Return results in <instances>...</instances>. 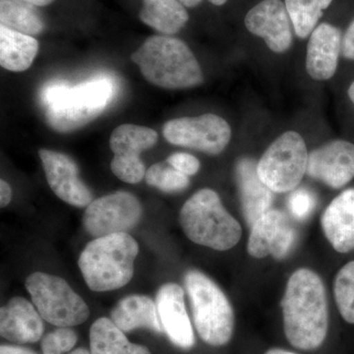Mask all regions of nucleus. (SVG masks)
Masks as SVG:
<instances>
[{
	"mask_svg": "<svg viewBox=\"0 0 354 354\" xmlns=\"http://www.w3.org/2000/svg\"><path fill=\"white\" fill-rule=\"evenodd\" d=\"M283 329L291 346L313 351L322 346L329 329V309L322 279L301 268L291 274L281 299Z\"/></svg>",
	"mask_w": 354,
	"mask_h": 354,
	"instance_id": "1",
	"label": "nucleus"
},
{
	"mask_svg": "<svg viewBox=\"0 0 354 354\" xmlns=\"http://www.w3.org/2000/svg\"><path fill=\"white\" fill-rule=\"evenodd\" d=\"M114 92L113 79L106 76L95 77L77 86L50 83L41 94L46 120L55 131L79 129L106 109Z\"/></svg>",
	"mask_w": 354,
	"mask_h": 354,
	"instance_id": "2",
	"label": "nucleus"
},
{
	"mask_svg": "<svg viewBox=\"0 0 354 354\" xmlns=\"http://www.w3.org/2000/svg\"><path fill=\"white\" fill-rule=\"evenodd\" d=\"M131 59L144 78L158 87L180 90L203 82L201 66L189 46L174 37H150L133 53Z\"/></svg>",
	"mask_w": 354,
	"mask_h": 354,
	"instance_id": "3",
	"label": "nucleus"
},
{
	"mask_svg": "<svg viewBox=\"0 0 354 354\" xmlns=\"http://www.w3.org/2000/svg\"><path fill=\"white\" fill-rule=\"evenodd\" d=\"M138 254V243L127 232L97 237L84 248L79 269L91 290H120L131 281Z\"/></svg>",
	"mask_w": 354,
	"mask_h": 354,
	"instance_id": "4",
	"label": "nucleus"
},
{
	"mask_svg": "<svg viewBox=\"0 0 354 354\" xmlns=\"http://www.w3.org/2000/svg\"><path fill=\"white\" fill-rule=\"evenodd\" d=\"M179 223L191 241L216 251L230 250L241 239L239 221L223 207L218 193L209 188L197 191L184 203Z\"/></svg>",
	"mask_w": 354,
	"mask_h": 354,
	"instance_id": "5",
	"label": "nucleus"
},
{
	"mask_svg": "<svg viewBox=\"0 0 354 354\" xmlns=\"http://www.w3.org/2000/svg\"><path fill=\"white\" fill-rule=\"evenodd\" d=\"M193 321L200 337L213 346H223L232 339L234 312L227 295L204 272L190 270L184 277Z\"/></svg>",
	"mask_w": 354,
	"mask_h": 354,
	"instance_id": "6",
	"label": "nucleus"
},
{
	"mask_svg": "<svg viewBox=\"0 0 354 354\" xmlns=\"http://www.w3.org/2000/svg\"><path fill=\"white\" fill-rule=\"evenodd\" d=\"M32 304L44 321L58 328L74 327L88 320L90 309L65 279L46 272H32L26 279Z\"/></svg>",
	"mask_w": 354,
	"mask_h": 354,
	"instance_id": "7",
	"label": "nucleus"
},
{
	"mask_svg": "<svg viewBox=\"0 0 354 354\" xmlns=\"http://www.w3.org/2000/svg\"><path fill=\"white\" fill-rule=\"evenodd\" d=\"M308 157L306 144L297 132L283 133L263 153L258 176L272 192L295 190L307 172Z\"/></svg>",
	"mask_w": 354,
	"mask_h": 354,
	"instance_id": "8",
	"label": "nucleus"
},
{
	"mask_svg": "<svg viewBox=\"0 0 354 354\" xmlns=\"http://www.w3.org/2000/svg\"><path fill=\"white\" fill-rule=\"evenodd\" d=\"M162 135L172 145L218 155L230 143L232 129L221 116L207 113L167 121L162 128Z\"/></svg>",
	"mask_w": 354,
	"mask_h": 354,
	"instance_id": "9",
	"label": "nucleus"
},
{
	"mask_svg": "<svg viewBox=\"0 0 354 354\" xmlns=\"http://www.w3.org/2000/svg\"><path fill=\"white\" fill-rule=\"evenodd\" d=\"M142 212L141 204L134 195L118 191L95 199L86 207L82 218L84 228L95 239L127 234L139 223Z\"/></svg>",
	"mask_w": 354,
	"mask_h": 354,
	"instance_id": "10",
	"label": "nucleus"
},
{
	"mask_svg": "<svg viewBox=\"0 0 354 354\" xmlns=\"http://www.w3.org/2000/svg\"><path fill=\"white\" fill-rule=\"evenodd\" d=\"M158 139V133L149 127L135 124L116 127L109 139L113 153L111 167L114 176L130 184L139 183L145 178V165L140 153L153 148Z\"/></svg>",
	"mask_w": 354,
	"mask_h": 354,
	"instance_id": "11",
	"label": "nucleus"
},
{
	"mask_svg": "<svg viewBox=\"0 0 354 354\" xmlns=\"http://www.w3.org/2000/svg\"><path fill=\"white\" fill-rule=\"evenodd\" d=\"M297 241V232L285 212L270 209L251 227L247 251L256 259H285Z\"/></svg>",
	"mask_w": 354,
	"mask_h": 354,
	"instance_id": "12",
	"label": "nucleus"
},
{
	"mask_svg": "<svg viewBox=\"0 0 354 354\" xmlns=\"http://www.w3.org/2000/svg\"><path fill=\"white\" fill-rule=\"evenodd\" d=\"M39 158L50 189L62 201L77 207H88L93 194L79 177V169L71 158L62 153L41 149Z\"/></svg>",
	"mask_w": 354,
	"mask_h": 354,
	"instance_id": "13",
	"label": "nucleus"
},
{
	"mask_svg": "<svg viewBox=\"0 0 354 354\" xmlns=\"http://www.w3.org/2000/svg\"><path fill=\"white\" fill-rule=\"evenodd\" d=\"M246 29L260 37L270 50L283 53L292 44V22L281 0H263L246 14Z\"/></svg>",
	"mask_w": 354,
	"mask_h": 354,
	"instance_id": "14",
	"label": "nucleus"
},
{
	"mask_svg": "<svg viewBox=\"0 0 354 354\" xmlns=\"http://www.w3.org/2000/svg\"><path fill=\"white\" fill-rule=\"evenodd\" d=\"M307 174L339 189L354 178V144L335 140L309 153Z\"/></svg>",
	"mask_w": 354,
	"mask_h": 354,
	"instance_id": "15",
	"label": "nucleus"
},
{
	"mask_svg": "<svg viewBox=\"0 0 354 354\" xmlns=\"http://www.w3.org/2000/svg\"><path fill=\"white\" fill-rule=\"evenodd\" d=\"M156 304L164 333L169 341L183 349L195 344V335L184 301V290L176 283L160 286L156 297Z\"/></svg>",
	"mask_w": 354,
	"mask_h": 354,
	"instance_id": "16",
	"label": "nucleus"
},
{
	"mask_svg": "<svg viewBox=\"0 0 354 354\" xmlns=\"http://www.w3.org/2000/svg\"><path fill=\"white\" fill-rule=\"evenodd\" d=\"M44 319L24 297H13L0 310V335L14 344H35L43 337Z\"/></svg>",
	"mask_w": 354,
	"mask_h": 354,
	"instance_id": "17",
	"label": "nucleus"
},
{
	"mask_svg": "<svg viewBox=\"0 0 354 354\" xmlns=\"http://www.w3.org/2000/svg\"><path fill=\"white\" fill-rule=\"evenodd\" d=\"M342 43V32L337 27L328 23L317 26L307 44L306 70L312 79L325 81L335 75Z\"/></svg>",
	"mask_w": 354,
	"mask_h": 354,
	"instance_id": "18",
	"label": "nucleus"
},
{
	"mask_svg": "<svg viewBox=\"0 0 354 354\" xmlns=\"http://www.w3.org/2000/svg\"><path fill=\"white\" fill-rule=\"evenodd\" d=\"M321 225L337 252L354 250V188L342 191L330 203L323 213Z\"/></svg>",
	"mask_w": 354,
	"mask_h": 354,
	"instance_id": "19",
	"label": "nucleus"
},
{
	"mask_svg": "<svg viewBox=\"0 0 354 354\" xmlns=\"http://www.w3.org/2000/svg\"><path fill=\"white\" fill-rule=\"evenodd\" d=\"M242 211L247 225L252 227L261 216L270 211L272 203V191L261 180L257 164L252 158H241L236 165Z\"/></svg>",
	"mask_w": 354,
	"mask_h": 354,
	"instance_id": "20",
	"label": "nucleus"
},
{
	"mask_svg": "<svg viewBox=\"0 0 354 354\" xmlns=\"http://www.w3.org/2000/svg\"><path fill=\"white\" fill-rule=\"evenodd\" d=\"M111 319L124 333L137 328H147L158 334L164 333L157 304L146 295H133L123 298L111 311Z\"/></svg>",
	"mask_w": 354,
	"mask_h": 354,
	"instance_id": "21",
	"label": "nucleus"
},
{
	"mask_svg": "<svg viewBox=\"0 0 354 354\" xmlns=\"http://www.w3.org/2000/svg\"><path fill=\"white\" fill-rule=\"evenodd\" d=\"M39 41L34 37L0 26V64L12 72H23L38 55Z\"/></svg>",
	"mask_w": 354,
	"mask_h": 354,
	"instance_id": "22",
	"label": "nucleus"
},
{
	"mask_svg": "<svg viewBox=\"0 0 354 354\" xmlns=\"http://www.w3.org/2000/svg\"><path fill=\"white\" fill-rule=\"evenodd\" d=\"M142 2L140 20L165 36L176 34L189 20L185 6L179 0H142Z\"/></svg>",
	"mask_w": 354,
	"mask_h": 354,
	"instance_id": "23",
	"label": "nucleus"
},
{
	"mask_svg": "<svg viewBox=\"0 0 354 354\" xmlns=\"http://www.w3.org/2000/svg\"><path fill=\"white\" fill-rule=\"evenodd\" d=\"M91 354H151L146 346L128 341L111 319L102 317L90 329Z\"/></svg>",
	"mask_w": 354,
	"mask_h": 354,
	"instance_id": "24",
	"label": "nucleus"
},
{
	"mask_svg": "<svg viewBox=\"0 0 354 354\" xmlns=\"http://www.w3.org/2000/svg\"><path fill=\"white\" fill-rule=\"evenodd\" d=\"M1 25L15 31L36 36L44 29V22L36 6L24 0H0Z\"/></svg>",
	"mask_w": 354,
	"mask_h": 354,
	"instance_id": "25",
	"label": "nucleus"
},
{
	"mask_svg": "<svg viewBox=\"0 0 354 354\" xmlns=\"http://www.w3.org/2000/svg\"><path fill=\"white\" fill-rule=\"evenodd\" d=\"M333 0H285L293 30L298 38H308L315 30L324 10Z\"/></svg>",
	"mask_w": 354,
	"mask_h": 354,
	"instance_id": "26",
	"label": "nucleus"
},
{
	"mask_svg": "<svg viewBox=\"0 0 354 354\" xmlns=\"http://www.w3.org/2000/svg\"><path fill=\"white\" fill-rule=\"evenodd\" d=\"M334 295L344 320L354 325V261L337 272L334 281Z\"/></svg>",
	"mask_w": 354,
	"mask_h": 354,
	"instance_id": "27",
	"label": "nucleus"
},
{
	"mask_svg": "<svg viewBox=\"0 0 354 354\" xmlns=\"http://www.w3.org/2000/svg\"><path fill=\"white\" fill-rule=\"evenodd\" d=\"M147 184L165 193H176L185 190L189 186V177L176 171L165 160L153 165L146 171Z\"/></svg>",
	"mask_w": 354,
	"mask_h": 354,
	"instance_id": "28",
	"label": "nucleus"
},
{
	"mask_svg": "<svg viewBox=\"0 0 354 354\" xmlns=\"http://www.w3.org/2000/svg\"><path fill=\"white\" fill-rule=\"evenodd\" d=\"M315 207L316 197L311 191L305 188L293 191L288 200V211L298 221L306 220Z\"/></svg>",
	"mask_w": 354,
	"mask_h": 354,
	"instance_id": "29",
	"label": "nucleus"
},
{
	"mask_svg": "<svg viewBox=\"0 0 354 354\" xmlns=\"http://www.w3.org/2000/svg\"><path fill=\"white\" fill-rule=\"evenodd\" d=\"M167 162L176 171L187 176H194L200 169V162L198 158L187 153H172L167 158Z\"/></svg>",
	"mask_w": 354,
	"mask_h": 354,
	"instance_id": "30",
	"label": "nucleus"
},
{
	"mask_svg": "<svg viewBox=\"0 0 354 354\" xmlns=\"http://www.w3.org/2000/svg\"><path fill=\"white\" fill-rule=\"evenodd\" d=\"M53 334H55V339H57L58 346L62 349V353L71 351L77 344V339H78L76 333L67 327L58 328L57 330L53 332Z\"/></svg>",
	"mask_w": 354,
	"mask_h": 354,
	"instance_id": "31",
	"label": "nucleus"
},
{
	"mask_svg": "<svg viewBox=\"0 0 354 354\" xmlns=\"http://www.w3.org/2000/svg\"><path fill=\"white\" fill-rule=\"evenodd\" d=\"M342 53L348 59L354 60V19L342 38Z\"/></svg>",
	"mask_w": 354,
	"mask_h": 354,
	"instance_id": "32",
	"label": "nucleus"
},
{
	"mask_svg": "<svg viewBox=\"0 0 354 354\" xmlns=\"http://www.w3.org/2000/svg\"><path fill=\"white\" fill-rule=\"evenodd\" d=\"M41 346L43 354H62L53 332L44 335L41 339Z\"/></svg>",
	"mask_w": 354,
	"mask_h": 354,
	"instance_id": "33",
	"label": "nucleus"
},
{
	"mask_svg": "<svg viewBox=\"0 0 354 354\" xmlns=\"http://www.w3.org/2000/svg\"><path fill=\"white\" fill-rule=\"evenodd\" d=\"M0 206L4 208L12 199V190L10 185L6 180L0 181Z\"/></svg>",
	"mask_w": 354,
	"mask_h": 354,
	"instance_id": "34",
	"label": "nucleus"
},
{
	"mask_svg": "<svg viewBox=\"0 0 354 354\" xmlns=\"http://www.w3.org/2000/svg\"><path fill=\"white\" fill-rule=\"evenodd\" d=\"M0 354H37L31 349L22 348L18 346H8L4 344L0 348Z\"/></svg>",
	"mask_w": 354,
	"mask_h": 354,
	"instance_id": "35",
	"label": "nucleus"
},
{
	"mask_svg": "<svg viewBox=\"0 0 354 354\" xmlns=\"http://www.w3.org/2000/svg\"><path fill=\"white\" fill-rule=\"evenodd\" d=\"M28 3L32 4L35 6H46L55 2V0H24Z\"/></svg>",
	"mask_w": 354,
	"mask_h": 354,
	"instance_id": "36",
	"label": "nucleus"
},
{
	"mask_svg": "<svg viewBox=\"0 0 354 354\" xmlns=\"http://www.w3.org/2000/svg\"><path fill=\"white\" fill-rule=\"evenodd\" d=\"M179 1H180L184 6L192 8V7L199 6V4L201 3L202 0H179Z\"/></svg>",
	"mask_w": 354,
	"mask_h": 354,
	"instance_id": "37",
	"label": "nucleus"
},
{
	"mask_svg": "<svg viewBox=\"0 0 354 354\" xmlns=\"http://www.w3.org/2000/svg\"><path fill=\"white\" fill-rule=\"evenodd\" d=\"M265 354H297L291 353V351H285L281 348H272L268 351Z\"/></svg>",
	"mask_w": 354,
	"mask_h": 354,
	"instance_id": "38",
	"label": "nucleus"
},
{
	"mask_svg": "<svg viewBox=\"0 0 354 354\" xmlns=\"http://www.w3.org/2000/svg\"><path fill=\"white\" fill-rule=\"evenodd\" d=\"M69 354H91V351L84 348H79L70 351Z\"/></svg>",
	"mask_w": 354,
	"mask_h": 354,
	"instance_id": "39",
	"label": "nucleus"
},
{
	"mask_svg": "<svg viewBox=\"0 0 354 354\" xmlns=\"http://www.w3.org/2000/svg\"><path fill=\"white\" fill-rule=\"evenodd\" d=\"M348 93L349 99H351V101L353 102V104H354V82L349 86Z\"/></svg>",
	"mask_w": 354,
	"mask_h": 354,
	"instance_id": "40",
	"label": "nucleus"
},
{
	"mask_svg": "<svg viewBox=\"0 0 354 354\" xmlns=\"http://www.w3.org/2000/svg\"><path fill=\"white\" fill-rule=\"evenodd\" d=\"M212 4L216 6H221L223 4L227 3V0H208Z\"/></svg>",
	"mask_w": 354,
	"mask_h": 354,
	"instance_id": "41",
	"label": "nucleus"
}]
</instances>
